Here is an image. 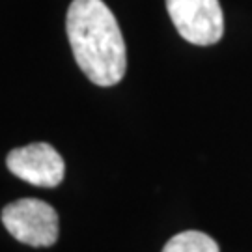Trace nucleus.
Masks as SVG:
<instances>
[{"mask_svg": "<svg viewBox=\"0 0 252 252\" xmlns=\"http://www.w3.org/2000/svg\"><path fill=\"white\" fill-rule=\"evenodd\" d=\"M65 32L75 62L94 84L108 88L124 79L126 41L103 0H73L65 15Z\"/></svg>", "mask_w": 252, "mask_h": 252, "instance_id": "obj_1", "label": "nucleus"}, {"mask_svg": "<svg viewBox=\"0 0 252 252\" xmlns=\"http://www.w3.org/2000/svg\"><path fill=\"white\" fill-rule=\"evenodd\" d=\"M2 224L17 241L45 249L58 241V213L39 198H21L2 209Z\"/></svg>", "mask_w": 252, "mask_h": 252, "instance_id": "obj_2", "label": "nucleus"}, {"mask_svg": "<svg viewBox=\"0 0 252 252\" xmlns=\"http://www.w3.org/2000/svg\"><path fill=\"white\" fill-rule=\"evenodd\" d=\"M176 30L192 45L207 47L220 41L224 15L219 0H164Z\"/></svg>", "mask_w": 252, "mask_h": 252, "instance_id": "obj_3", "label": "nucleus"}, {"mask_svg": "<svg viewBox=\"0 0 252 252\" xmlns=\"http://www.w3.org/2000/svg\"><path fill=\"white\" fill-rule=\"evenodd\" d=\"M6 164L13 176L45 189L60 185L65 174L62 155L45 142H34L11 150L6 157Z\"/></svg>", "mask_w": 252, "mask_h": 252, "instance_id": "obj_4", "label": "nucleus"}, {"mask_svg": "<svg viewBox=\"0 0 252 252\" xmlns=\"http://www.w3.org/2000/svg\"><path fill=\"white\" fill-rule=\"evenodd\" d=\"M162 252H219V245L207 234L187 230L170 237Z\"/></svg>", "mask_w": 252, "mask_h": 252, "instance_id": "obj_5", "label": "nucleus"}]
</instances>
